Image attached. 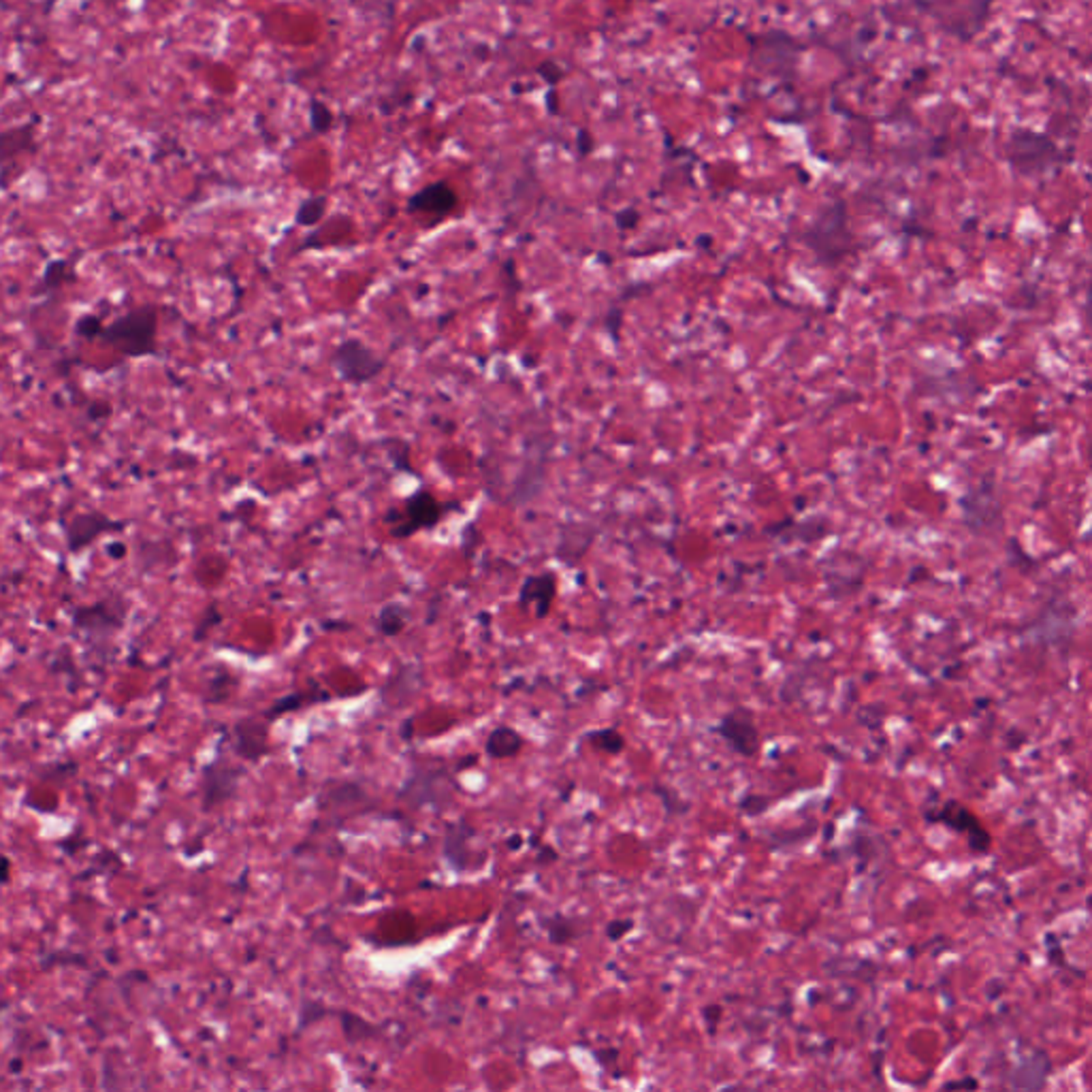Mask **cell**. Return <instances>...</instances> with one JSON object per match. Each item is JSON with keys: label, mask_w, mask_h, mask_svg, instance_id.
<instances>
[{"label": "cell", "mask_w": 1092, "mask_h": 1092, "mask_svg": "<svg viewBox=\"0 0 1092 1092\" xmlns=\"http://www.w3.org/2000/svg\"><path fill=\"white\" fill-rule=\"evenodd\" d=\"M158 320L161 316H158L156 305H137L105 325L101 342L128 359L154 356L158 348Z\"/></svg>", "instance_id": "obj_1"}, {"label": "cell", "mask_w": 1092, "mask_h": 1092, "mask_svg": "<svg viewBox=\"0 0 1092 1092\" xmlns=\"http://www.w3.org/2000/svg\"><path fill=\"white\" fill-rule=\"evenodd\" d=\"M1060 158V150L1048 134L1031 131V128H1015L1009 133L1005 141V161L1015 173L1035 178L1050 171Z\"/></svg>", "instance_id": "obj_2"}, {"label": "cell", "mask_w": 1092, "mask_h": 1092, "mask_svg": "<svg viewBox=\"0 0 1092 1092\" xmlns=\"http://www.w3.org/2000/svg\"><path fill=\"white\" fill-rule=\"evenodd\" d=\"M128 606L120 597H105L88 606H75L70 610V624L78 632L84 634L86 643L105 644L125 627Z\"/></svg>", "instance_id": "obj_3"}, {"label": "cell", "mask_w": 1092, "mask_h": 1092, "mask_svg": "<svg viewBox=\"0 0 1092 1092\" xmlns=\"http://www.w3.org/2000/svg\"><path fill=\"white\" fill-rule=\"evenodd\" d=\"M331 366L339 378L348 384H369L384 372L386 359L380 356L372 346H367L359 338H346L336 346L331 355Z\"/></svg>", "instance_id": "obj_4"}, {"label": "cell", "mask_w": 1092, "mask_h": 1092, "mask_svg": "<svg viewBox=\"0 0 1092 1092\" xmlns=\"http://www.w3.org/2000/svg\"><path fill=\"white\" fill-rule=\"evenodd\" d=\"M444 513V504H440L436 497L431 495V491L421 486V489L410 493L406 500H403V516L399 514L397 510H389V513H386V516H393V519H402L393 525L391 538L408 540L412 538L416 532L431 530V527L440 523Z\"/></svg>", "instance_id": "obj_5"}, {"label": "cell", "mask_w": 1092, "mask_h": 1092, "mask_svg": "<svg viewBox=\"0 0 1092 1092\" xmlns=\"http://www.w3.org/2000/svg\"><path fill=\"white\" fill-rule=\"evenodd\" d=\"M128 525H131V521L111 519L109 514L101 513V510H86V513L73 514L69 521L62 523L64 538H67V551L70 555H79L81 551L92 546L101 536L117 533L126 530Z\"/></svg>", "instance_id": "obj_6"}, {"label": "cell", "mask_w": 1092, "mask_h": 1092, "mask_svg": "<svg viewBox=\"0 0 1092 1092\" xmlns=\"http://www.w3.org/2000/svg\"><path fill=\"white\" fill-rule=\"evenodd\" d=\"M924 815L929 821L943 824V826H948L949 830L958 832V835H965L968 838L971 849L977 851V854H986V851L990 849L992 838L988 835V830H986V828L982 826V821H979L976 815L968 811L967 807H962L960 802L948 800L941 809H937V811H926Z\"/></svg>", "instance_id": "obj_7"}, {"label": "cell", "mask_w": 1092, "mask_h": 1092, "mask_svg": "<svg viewBox=\"0 0 1092 1092\" xmlns=\"http://www.w3.org/2000/svg\"><path fill=\"white\" fill-rule=\"evenodd\" d=\"M244 768L235 766L227 762L225 757L218 755L216 762H211L203 768V809L211 811L218 804L227 802L228 798L235 796L237 791L239 779L244 777Z\"/></svg>", "instance_id": "obj_8"}, {"label": "cell", "mask_w": 1092, "mask_h": 1092, "mask_svg": "<svg viewBox=\"0 0 1092 1092\" xmlns=\"http://www.w3.org/2000/svg\"><path fill=\"white\" fill-rule=\"evenodd\" d=\"M717 732L724 736V741L730 745L732 751H736V754L745 757H754L757 751L762 749L760 732H757L755 721L751 717L749 710L736 708L732 710V713H727L717 726Z\"/></svg>", "instance_id": "obj_9"}, {"label": "cell", "mask_w": 1092, "mask_h": 1092, "mask_svg": "<svg viewBox=\"0 0 1092 1092\" xmlns=\"http://www.w3.org/2000/svg\"><path fill=\"white\" fill-rule=\"evenodd\" d=\"M457 208V195L455 190L450 188L446 181H433V184H427L425 188H421V190H416L412 197L408 199L406 209L410 214H427V216H436V220L444 218L446 214H450Z\"/></svg>", "instance_id": "obj_10"}, {"label": "cell", "mask_w": 1092, "mask_h": 1092, "mask_svg": "<svg viewBox=\"0 0 1092 1092\" xmlns=\"http://www.w3.org/2000/svg\"><path fill=\"white\" fill-rule=\"evenodd\" d=\"M39 126V117H31L28 122H23L20 126L7 128L3 134H0V162H3V188L7 190L9 188V173H11V162L15 161L20 154H26V152H34V131H37Z\"/></svg>", "instance_id": "obj_11"}, {"label": "cell", "mask_w": 1092, "mask_h": 1092, "mask_svg": "<svg viewBox=\"0 0 1092 1092\" xmlns=\"http://www.w3.org/2000/svg\"><path fill=\"white\" fill-rule=\"evenodd\" d=\"M235 738V754L248 762H258L263 755L269 754L267 743V727L256 719H242L233 727Z\"/></svg>", "instance_id": "obj_12"}, {"label": "cell", "mask_w": 1092, "mask_h": 1092, "mask_svg": "<svg viewBox=\"0 0 1092 1092\" xmlns=\"http://www.w3.org/2000/svg\"><path fill=\"white\" fill-rule=\"evenodd\" d=\"M521 747H523V736H521L519 732L514 730V727L508 726H500L495 727L489 734V738H486V754L491 757H495V760H502V757H514L519 754Z\"/></svg>", "instance_id": "obj_13"}, {"label": "cell", "mask_w": 1092, "mask_h": 1092, "mask_svg": "<svg viewBox=\"0 0 1092 1092\" xmlns=\"http://www.w3.org/2000/svg\"><path fill=\"white\" fill-rule=\"evenodd\" d=\"M408 625V608L399 602H389L375 615V632L380 636H399Z\"/></svg>", "instance_id": "obj_14"}, {"label": "cell", "mask_w": 1092, "mask_h": 1092, "mask_svg": "<svg viewBox=\"0 0 1092 1092\" xmlns=\"http://www.w3.org/2000/svg\"><path fill=\"white\" fill-rule=\"evenodd\" d=\"M327 698H329L327 691H322L316 685H312V689L310 691H297V694L284 696V698H280V700H275L273 707L265 713V717L275 719V717H280V715L289 713V710H299V708L308 707V704L327 700Z\"/></svg>", "instance_id": "obj_15"}, {"label": "cell", "mask_w": 1092, "mask_h": 1092, "mask_svg": "<svg viewBox=\"0 0 1092 1092\" xmlns=\"http://www.w3.org/2000/svg\"><path fill=\"white\" fill-rule=\"evenodd\" d=\"M70 278H75V265L69 261V258H54V261H50L43 269V275H41L39 286H37V295L41 292H54L60 289L62 284H67Z\"/></svg>", "instance_id": "obj_16"}, {"label": "cell", "mask_w": 1092, "mask_h": 1092, "mask_svg": "<svg viewBox=\"0 0 1092 1092\" xmlns=\"http://www.w3.org/2000/svg\"><path fill=\"white\" fill-rule=\"evenodd\" d=\"M325 211H327V197L316 195V197L303 199L301 205H299L295 211V225L297 227H316L322 218H325Z\"/></svg>", "instance_id": "obj_17"}, {"label": "cell", "mask_w": 1092, "mask_h": 1092, "mask_svg": "<svg viewBox=\"0 0 1092 1092\" xmlns=\"http://www.w3.org/2000/svg\"><path fill=\"white\" fill-rule=\"evenodd\" d=\"M308 116H310V128H312L314 134H325L331 131L333 111L327 103L319 101V98H310Z\"/></svg>", "instance_id": "obj_18"}, {"label": "cell", "mask_w": 1092, "mask_h": 1092, "mask_svg": "<svg viewBox=\"0 0 1092 1092\" xmlns=\"http://www.w3.org/2000/svg\"><path fill=\"white\" fill-rule=\"evenodd\" d=\"M342 1029H344V1037L348 1039L350 1043L363 1041V1039L375 1035L374 1024H369L367 1020H363V1018H359V1015H355L350 1012H342Z\"/></svg>", "instance_id": "obj_19"}, {"label": "cell", "mask_w": 1092, "mask_h": 1092, "mask_svg": "<svg viewBox=\"0 0 1092 1092\" xmlns=\"http://www.w3.org/2000/svg\"><path fill=\"white\" fill-rule=\"evenodd\" d=\"M233 687H235V679L228 677L227 672H220L216 679H209L208 691H205V702L208 704L225 702L227 698L231 696Z\"/></svg>", "instance_id": "obj_20"}, {"label": "cell", "mask_w": 1092, "mask_h": 1092, "mask_svg": "<svg viewBox=\"0 0 1092 1092\" xmlns=\"http://www.w3.org/2000/svg\"><path fill=\"white\" fill-rule=\"evenodd\" d=\"M103 320L97 314H81L73 325V333L81 339H101Z\"/></svg>", "instance_id": "obj_21"}, {"label": "cell", "mask_w": 1092, "mask_h": 1092, "mask_svg": "<svg viewBox=\"0 0 1092 1092\" xmlns=\"http://www.w3.org/2000/svg\"><path fill=\"white\" fill-rule=\"evenodd\" d=\"M587 738L596 745V747L606 749L608 754H619L621 749L625 747V738L621 736L616 730H597V732H589L587 734Z\"/></svg>", "instance_id": "obj_22"}, {"label": "cell", "mask_w": 1092, "mask_h": 1092, "mask_svg": "<svg viewBox=\"0 0 1092 1092\" xmlns=\"http://www.w3.org/2000/svg\"><path fill=\"white\" fill-rule=\"evenodd\" d=\"M544 924H546V929H549L551 941L566 943L574 937V929L568 924V920H560V921H555V924L553 921H544Z\"/></svg>", "instance_id": "obj_23"}, {"label": "cell", "mask_w": 1092, "mask_h": 1092, "mask_svg": "<svg viewBox=\"0 0 1092 1092\" xmlns=\"http://www.w3.org/2000/svg\"><path fill=\"white\" fill-rule=\"evenodd\" d=\"M632 929H634V921L632 920H615V921H610V924H608L606 935H608L610 941H619V939L624 937V935H627V932H630Z\"/></svg>", "instance_id": "obj_24"}, {"label": "cell", "mask_w": 1092, "mask_h": 1092, "mask_svg": "<svg viewBox=\"0 0 1092 1092\" xmlns=\"http://www.w3.org/2000/svg\"><path fill=\"white\" fill-rule=\"evenodd\" d=\"M88 416H90V419H109L111 406L107 402H94L90 403V408H88Z\"/></svg>", "instance_id": "obj_25"}, {"label": "cell", "mask_w": 1092, "mask_h": 1092, "mask_svg": "<svg viewBox=\"0 0 1092 1092\" xmlns=\"http://www.w3.org/2000/svg\"><path fill=\"white\" fill-rule=\"evenodd\" d=\"M105 551H107L109 557H116V560H122V557H126V544L125 542H109L105 546Z\"/></svg>", "instance_id": "obj_26"}]
</instances>
